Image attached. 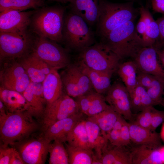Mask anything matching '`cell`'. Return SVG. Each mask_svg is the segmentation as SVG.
I'll list each match as a JSON object with an SVG mask.
<instances>
[{
    "label": "cell",
    "mask_w": 164,
    "mask_h": 164,
    "mask_svg": "<svg viewBox=\"0 0 164 164\" xmlns=\"http://www.w3.org/2000/svg\"><path fill=\"white\" fill-rule=\"evenodd\" d=\"M79 60L91 69L102 71L117 70L121 60L102 43H95L79 53Z\"/></svg>",
    "instance_id": "6"
},
{
    "label": "cell",
    "mask_w": 164,
    "mask_h": 164,
    "mask_svg": "<svg viewBox=\"0 0 164 164\" xmlns=\"http://www.w3.org/2000/svg\"><path fill=\"white\" fill-rule=\"evenodd\" d=\"M130 151L132 164H159L164 163L162 149L145 145H137Z\"/></svg>",
    "instance_id": "20"
},
{
    "label": "cell",
    "mask_w": 164,
    "mask_h": 164,
    "mask_svg": "<svg viewBox=\"0 0 164 164\" xmlns=\"http://www.w3.org/2000/svg\"><path fill=\"white\" fill-rule=\"evenodd\" d=\"M131 141L136 145H145L155 148L161 147L160 134L134 123H129Z\"/></svg>",
    "instance_id": "21"
},
{
    "label": "cell",
    "mask_w": 164,
    "mask_h": 164,
    "mask_svg": "<svg viewBox=\"0 0 164 164\" xmlns=\"http://www.w3.org/2000/svg\"></svg>",
    "instance_id": "52"
},
{
    "label": "cell",
    "mask_w": 164,
    "mask_h": 164,
    "mask_svg": "<svg viewBox=\"0 0 164 164\" xmlns=\"http://www.w3.org/2000/svg\"><path fill=\"white\" fill-rule=\"evenodd\" d=\"M108 143L102 149L101 158L102 164H132L131 152L126 149L124 146L113 145V147H109Z\"/></svg>",
    "instance_id": "25"
},
{
    "label": "cell",
    "mask_w": 164,
    "mask_h": 164,
    "mask_svg": "<svg viewBox=\"0 0 164 164\" xmlns=\"http://www.w3.org/2000/svg\"><path fill=\"white\" fill-rule=\"evenodd\" d=\"M131 141L129 123L125 121L121 131L120 145L126 146L130 144Z\"/></svg>",
    "instance_id": "42"
},
{
    "label": "cell",
    "mask_w": 164,
    "mask_h": 164,
    "mask_svg": "<svg viewBox=\"0 0 164 164\" xmlns=\"http://www.w3.org/2000/svg\"><path fill=\"white\" fill-rule=\"evenodd\" d=\"M63 143L58 140L50 143L49 150V164H69L68 155Z\"/></svg>",
    "instance_id": "34"
},
{
    "label": "cell",
    "mask_w": 164,
    "mask_h": 164,
    "mask_svg": "<svg viewBox=\"0 0 164 164\" xmlns=\"http://www.w3.org/2000/svg\"><path fill=\"white\" fill-rule=\"evenodd\" d=\"M156 50L153 46L141 49L133 58L138 70L164 78V67L158 60Z\"/></svg>",
    "instance_id": "16"
},
{
    "label": "cell",
    "mask_w": 164,
    "mask_h": 164,
    "mask_svg": "<svg viewBox=\"0 0 164 164\" xmlns=\"http://www.w3.org/2000/svg\"><path fill=\"white\" fill-rule=\"evenodd\" d=\"M129 94L131 109L133 114L140 112L149 107L156 105L149 95L146 90L138 84Z\"/></svg>",
    "instance_id": "29"
},
{
    "label": "cell",
    "mask_w": 164,
    "mask_h": 164,
    "mask_svg": "<svg viewBox=\"0 0 164 164\" xmlns=\"http://www.w3.org/2000/svg\"><path fill=\"white\" fill-rule=\"evenodd\" d=\"M18 60L26 71L31 81L33 82L42 83L52 69L32 52Z\"/></svg>",
    "instance_id": "19"
},
{
    "label": "cell",
    "mask_w": 164,
    "mask_h": 164,
    "mask_svg": "<svg viewBox=\"0 0 164 164\" xmlns=\"http://www.w3.org/2000/svg\"><path fill=\"white\" fill-rule=\"evenodd\" d=\"M96 91H91L86 94L75 98L80 112L86 114L89 108Z\"/></svg>",
    "instance_id": "39"
},
{
    "label": "cell",
    "mask_w": 164,
    "mask_h": 164,
    "mask_svg": "<svg viewBox=\"0 0 164 164\" xmlns=\"http://www.w3.org/2000/svg\"><path fill=\"white\" fill-rule=\"evenodd\" d=\"M106 102L104 96L96 91L86 115L90 117L104 111L109 106Z\"/></svg>",
    "instance_id": "36"
},
{
    "label": "cell",
    "mask_w": 164,
    "mask_h": 164,
    "mask_svg": "<svg viewBox=\"0 0 164 164\" xmlns=\"http://www.w3.org/2000/svg\"><path fill=\"white\" fill-rule=\"evenodd\" d=\"M35 12L8 10L0 12V32L27 31V28L30 24L32 16Z\"/></svg>",
    "instance_id": "14"
},
{
    "label": "cell",
    "mask_w": 164,
    "mask_h": 164,
    "mask_svg": "<svg viewBox=\"0 0 164 164\" xmlns=\"http://www.w3.org/2000/svg\"><path fill=\"white\" fill-rule=\"evenodd\" d=\"M60 75L63 90L75 98L94 90L91 81L77 61L70 63Z\"/></svg>",
    "instance_id": "9"
},
{
    "label": "cell",
    "mask_w": 164,
    "mask_h": 164,
    "mask_svg": "<svg viewBox=\"0 0 164 164\" xmlns=\"http://www.w3.org/2000/svg\"><path fill=\"white\" fill-rule=\"evenodd\" d=\"M101 0H70L71 12L82 17L91 27L97 23Z\"/></svg>",
    "instance_id": "18"
},
{
    "label": "cell",
    "mask_w": 164,
    "mask_h": 164,
    "mask_svg": "<svg viewBox=\"0 0 164 164\" xmlns=\"http://www.w3.org/2000/svg\"><path fill=\"white\" fill-rule=\"evenodd\" d=\"M13 147H1L0 149V164H10L13 153Z\"/></svg>",
    "instance_id": "43"
},
{
    "label": "cell",
    "mask_w": 164,
    "mask_h": 164,
    "mask_svg": "<svg viewBox=\"0 0 164 164\" xmlns=\"http://www.w3.org/2000/svg\"><path fill=\"white\" fill-rule=\"evenodd\" d=\"M121 115L109 105L102 112L92 116L87 117L86 119L97 124L101 130L103 135L107 137V134L112 129Z\"/></svg>",
    "instance_id": "28"
},
{
    "label": "cell",
    "mask_w": 164,
    "mask_h": 164,
    "mask_svg": "<svg viewBox=\"0 0 164 164\" xmlns=\"http://www.w3.org/2000/svg\"><path fill=\"white\" fill-rule=\"evenodd\" d=\"M164 121V111L152 109L150 130L155 131L156 128Z\"/></svg>",
    "instance_id": "40"
},
{
    "label": "cell",
    "mask_w": 164,
    "mask_h": 164,
    "mask_svg": "<svg viewBox=\"0 0 164 164\" xmlns=\"http://www.w3.org/2000/svg\"><path fill=\"white\" fill-rule=\"evenodd\" d=\"M0 99L10 113L28 112L26 100L23 94L19 92L0 86Z\"/></svg>",
    "instance_id": "24"
},
{
    "label": "cell",
    "mask_w": 164,
    "mask_h": 164,
    "mask_svg": "<svg viewBox=\"0 0 164 164\" xmlns=\"http://www.w3.org/2000/svg\"><path fill=\"white\" fill-rule=\"evenodd\" d=\"M77 61L90 79L94 90L99 94L105 95L111 86V78L115 72L93 70L86 66L80 60Z\"/></svg>",
    "instance_id": "22"
},
{
    "label": "cell",
    "mask_w": 164,
    "mask_h": 164,
    "mask_svg": "<svg viewBox=\"0 0 164 164\" xmlns=\"http://www.w3.org/2000/svg\"><path fill=\"white\" fill-rule=\"evenodd\" d=\"M54 1H56L62 3H66L69 2L70 0H51Z\"/></svg>",
    "instance_id": "49"
},
{
    "label": "cell",
    "mask_w": 164,
    "mask_h": 164,
    "mask_svg": "<svg viewBox=\"0 0 164 164\" xmlns=\"http://www.w3.org/2000/svg\"><path fill=\"white\" fill-rule=\"evenodd\" d=\"M125 121V119L121 115L116 121L112 129L107 134V139L111 145L115 146H121V131Z\"/></svg>",
    "instance_id": "37"
},
{
    "label": "cell",
    "mask_w": 164,
    "mask_h": 164,
    "mask_svg": "<svg viewBox=\"0 0 164 164\" xmlns=\"http://www.w3.org/2000/svg\"><path fill=\"white\" fill-rule=\"evenodd\" d=\"M160 134L161 139L164 142V122H163L162 125L161 132Z\"/></svg>",
    "instance_id": "48"
},
{
    "label": "cell",
    "mask_w": 164,
    "mask_h": 164,
    "mask_svg": "<svg viewBox=\"0 0 164 164\" xmlns=\"http://www.w3.org/2000/svg\"><path fill=\"white\" fill-rule=\"evenodd\" d=\"M65 143L70 164H92L94 153L93 149L74 147Z\"/></svg>",
    "instance_id": "32"
},
{
    "label": "cell",
    "mask_w": 164,
    "mask_h": 164,
    "mask_svg": "<svg viewBox=\"0 0 164 164\" xmlns=\"http://www.w3.org/2000/svg\"><path fill=\"white\" fill-rule=\"evenodd\" d=\"M162 4H163V7H164V0H163V1Z\"/></svg>",
    "instance_id": "51"
},
{
    "label": "cell",
    "mask_w": 164,
    "mask_h": 164,
    "mask_svg": "<svg viewBox=\"0 0 164 164\" xmlns=\"http://www.w3.org/2000/svg\"><path fill=\"white\" fill-rule=\"evenodd\" d=\"M24 162L18 151L14 147L10 164H24Z\"/></svg>",
    "instance_id": "46"
},
{
    "label": "cell",
    "mask_w": 164,
    "mask_h": 164,
    "mask_svg": "<svg viewBox=\"0 0 164 164\" xmlns=\"http://www.w3.org/2000/svg\"><path fill=\"white\" fill-rule=\"evenodd\" d=\"M103 43L122 60L133 59L144 47L142 38L136 29L134 21L125 22L100 39Z\"/></svg>",
    "instance_id": "2"
},
{
    "label": "cell",
    "mask_w": 164,
    "mask_h": 164,
    "mask_svg": "<svg viewBox=\"0 0 164 164\" xmlns=\"http://www.w3.org/2000/svg\"><path fill=\"white\" fill-rule=\"evenodd\" d=\"M153 107V106L149 107L140 112L133 122L141 127L151 130Z\"/></svg>",
    "instance_id": "38"
},
{
    "label": "cell",
    "mask_w": 164,
    "mask_h": 164,
    "mask_svg": "<svg viewBox=\"0 0 164 164\" xmlns=\"http://www.w3.org/2000/svg\"><path fill=\"white\" fill-rule=\"evenodd\" d=\"M44 0H0V12L8 10L23 11L42 7Z\"/></svg>",
    "instance_id": "33"
},
{
    "label": "cell",
    "mask_w": 164,
    "mask_h": 164,
    "mask_svg": "<svg viewBox=\"0 0 164 164\" xmlns=\"http://www.w3.org/2000/svg\"><path fill=\"white\" fill-rule=\"evenodd\" d=\"M31 52L52 69L66 67L70 63L67 50L57 42L38 36L33 39Z\"/></svg>",
    "instance_id": "7"
},
{
    "label": "cell",
    "mask_w": 164,
    "mask_h": 164,
    "mask_svg": "<svg viewBox=\"0 0 164 164\" xmlns=\"http://www.w3.org/2000/svg\"><path fill=\"white\" fill-rule=\"evenodd\" d=\"M135 28L137 32L141 37L143 41L145 33V24L143 18L140 15L138 22L135 26Z\"/></svg>",
    "instance_id": "45"
},
{
    "label": "cell",
    "mask_w": 164,
    "mask_h": 164,
    "mask_svg": "<svg viewBox=\"0 0 164 164\" xmlns=\"http://www.w3.org/2000/svg\"><path fill=\"white\" fill-rule=\"evenodd\" d=\"M80 111L74 99L63 93L57 100L46 105L41 121L42 130L58 121Z\"/></svg>",
    "instance_id": "11"
},
{
    "label": "cell",
    "mask_w": 164,
    "mask_h": 164,
    "mask_svg": "<svg viewBox=\"0 0 164 164\" xmlns=\"http://www.w3.org/2000/svg\"><path fill=\"white\" fill-rule=\"evenodd\" d=\"M87 116L80 111L66 118L58 121L42 130L44 138L50 142L58 140L67 142L68 135L73 128Z\"/></svg>",
    "instance_id": "15"
},
{
    "label": "cell",
    "mask_w": 164,
    "mask_h": 164,
    "mask_svg": "<svg viewBox=\"0 0 164 164\" xmlns=\"http://www.w3.org/2000/svg\"><path fill=\"white\" fill-rule=\"evenodd\" d=\"M161 63L164 67V46L154 47Z\"/></svg>",
    "instance_id": "47"
},
{
    "label": "cell",
    "mask_w": 164,
    "mask_h": 164,
    "mask_svg": "<svg viewBox=\"0 0 164 164\" xmlns=\"http://www.w3.org/2000/svg\"><path fill=\"white\" fill-rule=\"evenodd\" d=\"M66 8L60 6L43 7L36 11L30 24L38 36L57 43L63 42L62 30Z\"/></svg>",
    "instance_id": "3"
},
{
    "label": "cell",
    "mask_w": 164,
    "mask_h": 164,
    "mask_svg": "<svg viewBox=\"0 0 164 164\" xmlns=\"http://www.w3.org/2000/svg\"><path fill=\"white\" fill-rule=\"evenodd\" d=\"M33 40L27 31L0 32V61L18 60L29 54Z\"/></svg>",
    "instance_id": "8"
},
{
    "label": "cell",
    "mask_w": 164,
    "mask_h": 164,
    "mask_svg": "<svg viewBox=\"0 0 164 164\" xmlns=\"http://www.w3.org/2000/svg\"><path fill=\"white\" fill-rule=\"evenodd\" d=\"M85 120L78 123L71 129L68 135L67 142L70 145L74 147L91 149L85 125Z\"/></svg>",
    "instance_id": "31"
},
{
    "label": "cell",
    "mask_w": 164,
    "mask_h": 164,
    "mask_svg": "<svg viewBox=\"0 0 164 164\" xmlns=\"http://www.w3.org/2000/svg\"><path fill=\"white\" fill-rule=\"evenodd\" d=\"M22 94L27 102L28 112L36 118H42L46 105L42 83L31 81Z\"/></svg>",
    "instance_id": "17"
},
{
    "label": "cell",
    "mask_w": 164,
    "mask_h": 164,
    "mask_svg": "<svg viewBox=\"0 0 164 164\" xmlns=\"http://www.w3.org/2000/svg\"><path fill=\"white\" fill-rule=\"evenodd\" d=\"M153 75L138 70L137 80L138 84L146 90L150 86Z\"/></svg>",
    "instance_id": "41"
},
{
    "label": "cell",
    "mask_w": 164,
    "mask_h": 164,
    "mask_svg": "<svg viewBox=\"0 0 164 164\" xmlns=\"http://www.w3.org/2000/svg\"><path fill=\"white\" fill-rule=\"evenodd\" d=\"M30 136L13 146L18 151L25 164L45 163L51 142L44 138L42 133L35 138Z\"/></svg>",
    "instance_id": "10"
},
{
    "label": "cell",
    "mask_w": 164,
    "mask_h": 164,
    "mask_svg": "<svg viewBox=\"0 0 164 164\" xmlns=\"http://www.w3.org/2000/svg\"><path fill=\"white\" fill-rule=\"evenodd\" d=\"M33 117L27 111L0 114V147L13 146L38 129Z\"/></svg>",
    "instance_id": "1"
},
{
    "label": "cell",
    "mask_w": 164,
    "mask_h": 164,
    "mask_svg": "<svg viewBox=\"0 0 164 164\" xmlns=\"http://www.w3.org/2000/svg\"><path fill=\"white\" fill-rule=\"evenodd\" d=\"M117 70L129 93L131 92L138 84V69L136 63L133 60L120 63Z\"/></svg>",
    "instance_id": "30"
},
{
    "label": "cell",
    "mask_w": 164,
    "mask_h": 164,
    "mask_svg": "<svg viewBox=\"0 0 164 164\" xmlns=\"http://www.w3.org/2000/svg\"><path fill=\"white\" fill-rule=\"evenodd\" d=\"M146 90L156 105L161 104L164 92V78L153 75L151 85Z\"/></svg>",
    "instance_id": "35"
},
{
    "label": "cell",
    "mask_w": 164,
    "mask_h": 164,
    "mask_svg": "<svg viewBox=\"0 0 164 164\" xmlns=\"http://www.w3.org/2000/svg\"><path fill=\"white\" fill-rule=\"evenodd\" d=\"M42 83L46 105L57 100L63 93L61 76L57 70L52 69Z\"/></svg>",
    "instance_id": "23"
},
{
    "label": "cell",
    "mask_w": 164,
    "mask_h": 164,
    "mask_svg": "<svg viewBox=\"0 0 164 164\" xmlns=\"http://www.w3.org/2000/svg\"><path fill=\"white\" fill-rule=\"evenodd\" d=\"M96 33L100 39L122 23L134 21L137 11L132 2L118 3L101 0Z\"/></svg>",
    "instance_id": "4"
},
{
    "label": "cell",
    "mask_w": 164,
    "mask_h": 164,
    "mask_svg": "<svg viewBox=\"0 0 164 164\" xmlns=\"http://www.w3.org/2000/svg\"><path fill=\"white\" fill-rule=\"evenodd\" d=\"M4 63L0 73L1 86L22 94L31 81L27 73L18 60Z\"/></svg>",
    "instance_id": "12"
},
{
    "label": "cell",
    "mask_w": 164,
    "mask_h": 164,
    "mask_svg": "<svg viewBox=\"0 0 164 164\" xmlns=\"http://www.w3.org/2000/svg\"><path fill=\"white\" fill-rule=\"evenodd\" d=\"M104 97L109 105L125 119L131 122L134 121L129 93L123 82L119 80L115 81Z\"/></svg>",
    "instance_id": "13"
},
{
    "label": "cell",
    "mask_w": 164,
    "mask_h": 164,
    "mask_svg": "<svg viewBox=\"0 0 164 164\" xmlns=\"http://www.w3.org/2000/svg\"><path fill=\"white\" fill-rule=\"evenodd\" d=\"M139 11L145 24V33L143 40L144 47H154L159 40V32L158 24L148 9L142 6L139 8Z\"/></svg>",
    "instance_id": "26"
},
{
    "label": "cell",
    "mask_w": 164,
    "mask_h": 164,
    "mask_svg": "<svg viewBox=\"0 0 164 164\" xmlns=\"http://www.w3.org/2000/svg\"><path fill=\"white\" fill-rule=\"evenodd\" d=\"M63 42L70 50L79 53L95 43L93 31L81 17L70 12L64 16Z\"/></svg>",
    "instance_id": "5"
},
{
    "label": "cell",
    "mask_w": 164,
    "mask_h": 164,
    "mask_svg": "<svg viewBox=\"0 0 164 164\" xmlns=\"http://www.w3.org/2000/svg\"><path fill=\"white\" fill-rule=\"evenodd\" d=\"M85 122L90 147L94 150L96 155L101 160L102 149L108 140L103 135L97 124L87 119Z\"/></svg>",
    "instance_id": "27"
},
{
    "label": "cell",
    "mask_w": 164,
    "mask_h": 164,
    "mask_svg": "<svg viewBox=\"0 0 164 164\" xmlns=\"http://www.w3.org/2000/svg\"><path fill=\"white\" fill-rule=\"evenodd\" d=\"M159 28V36L158 42L155 46H164V16L156 21Z\"/></svg>",
    "instance_id": "44"
},
{
    "label": "cell",
    "mask_w": 164,
    "mask_h": 164,
    "mask_svg": "<svg viewBox=\"0 0 164 164\" xmlns=\"http://www.w3.org/2000/svg\"><path fill=\"white\" fill-rule=\"evenodd\" d=\"M161 104L164 108V92L163 93L162 100Z\"/></svg>",
    "instance_id": "50"
}]
</instances>
